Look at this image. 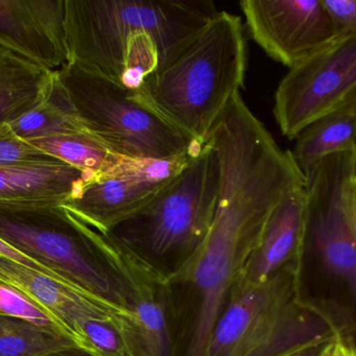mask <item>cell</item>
Returning <instances> with one entry per match:
<instances>
[{
    "mask_svg": "<svg viewBox=\"0 0 356 356\" xmlns=\"http://www.w3.org/2000/svg\"><path fill=\"white\" fill-rule=\"evenodd\" d=\"M207 141L219 158V199L204 242L167 281L175 356H207L216 322L272 211L305 185L292 152L278 146L241 95Z\"/></svg>",
    "mask_w": 356,
    "mask_h": 356,
    "instance_id": "6da1fadb",
    "label": "cell"
},
{
    "mask_svg": "<svg viewBox=\"0 0 356 356\" xmlns=\"http://www.w3.org/2000/svg\"><path fill=\"white\" fill-rule=\"evenodd\" d=\"M247 43L240 17L218 12L162 67L131 90L199 144H204L234 96L244 87Z\"/></svg>",
    "mask_w": 356,
    "mask_h": 356,
    "instance_id": "7a4b0ae2",
    "label": "cell"
},
{
    "mask_svg": "<svg viewBox=\"0 0 356 356\" xmlns=\"http://www.w3.org/2000/svg\"><path fill=\"white\" fill-rule=\"evenodd\" d=\"M302 265L257 286L234 284L209 340L207 356H284L346 338L348 324L332 307L301 294Z\"/></svg>",
    "mask_w": 356,
    "mask_h": 356,
    "instance_id": "3957f363",
    "label": "cell"
},
{
    "mask_svg": "<svg viewBox=\"0 0 356 356\" xmlns=\"http://www.w3.org/2000/svg\"><path fill=\"white\" fill-rule=\"evenodd\" d=\"M217 13L204 0H66L68 63L121 85L136 38L149 33L178 52Z\"/></svg>",
    "mask_w": 356,
    "mask_h": 356,
    "instance_id": "277c9868",
    "label": "cell"
},
{
    "mask_svg": "<svg viewBox=\"0 0 356 356\" xmlns=\"http://www.w3.org/2000/svg\"><path fill=\"white\" fill-rule=\"evenodd\" d=\"M220 181L219 158L207 141L145 206L102 233L168 281L184 269L207 238L217 210Z\"/></svg>",
    "mask_w": 356,
    "mask_h": 356,
    "instance_id": "5b68a950",
    "label": "cell"
},
{
    "mask_svg": "<svg viewBox=\"0 0 356 356\" xmlns=\"http://www.w3.org/2000/svg\"><path fill=\"white\" fill-rule=\"evenodd\" d=\"M0 238L69 286L129 315L104 235L62 205L0 202Z\"/></svg>",
    "mask_w": 356,
    "mask_h": 356,
    "instance_id": "8992f818",
    "label": "cell"
},
{
    "mask_svg": "<svg viewBox=\"0 0 356 356\" xmlns=\"http://www.w3.org/2000/svg\"><path fill=\"white\" fill-rule=\"evenodd\" d=\"M75 118L106 150L127 160H167L200 148L124 86L74 63L56 71Z\"/></svg>",
    "mask_w": 356,
    "mask_h": 356,
    "instance_id": "52a82bcc",
    "label": "cell"
},
{
    "mask_svg": "<svg viewBox=\"0 0 356 356\" xmlns=\"http://www.w3.org/2000/svg\"><path fill=\"white\" fill-rule=\"evenodd\" d=\"M356 107V35L293 67L275 92L273 114L282 135L297 136L326 115Z\"/></svg>",
    "mask_w": 356,
    "mask_h": 356,
    "instance_id": "ba28073f",
    "label": "cell"
},
{
    "mask_svg": "<svg viewBox=\"0 0 356 356\" xmlns=\"http://www.w3.org/2000/svg\"><path fill=\"white\" fill-rule=\"evenodd\" d=\"M200 148L167 160L125 159L112 171L92 180L62 206L96 231H108L166 187Z\"/></svg>",
    "mask_w": 356,
    "mask_h": 356,
    "instance_id": "9c48e42d",
    "label": "cell"
},
{
    "mask_svg": "<svg viewBox=\"0 0 356 356\" xmlns=\"http://www.w3.org/2000/svg\"><path fill=\"white\" fill-rule=\"evenodd\" d=\"M102 234L118 269L131 315L117 318L129 356H175L166 280L108 234Z\"/></svg>",
    "mask_w": 356,
    "mask_h": 356,
    "instance_id": "30bf717a",
    "label": "cell"
},
{
    "mask_svg": "<svg viewBox=\"0 0 356 356\" xmlns=\"http://www.w3.org/2000/svg\"><path fill=\"white\" fill-rule=\"evenodd\" d=\"M240 6L251 38L290 69L340 39L321 0H243Z\"/></svg>",
    "mask_w": 356,
    "mask_h": 356,
    "instance_id": "8fae6325",
    "label": "cell"
},
{
    "mask_svg": "<svg viewBox=\"0 0 356 356\" xmlns=\"http://www.w3.org/2000/svg\"><path fill=\"white\" fill-rule=\"evenodd\" d=\"M0 46L58 71L68 63L66 0H0Z\"/></svg>",
    "mask_w": 356,
    "mask_h": 356,
    "instance_id": "7c38bea8",
    "label": "cell"
},
{
    "mask_svg": "<svg viewBox=\"0 0 356 356\" xmlns=\"http://www.w3.org/2000/svg\"><path fill=\"white\" fill-rule=\"evenodd\" d=\"M0 282L47 311L65 332L75 339L79 346V327L83 322L127 315L65 282L2 257H0Z\"/></svg>",
    "mask_w": 356,
    "mask_h": 356,
    "instance_id": "4fadbf2b",
    "label": "cell"
},
{
    "mask_svg": "<svg viewBox=\"0 0 356 356\" xmlns=\"http://www.w3.org/2000/svg\"><path fill=\"white\" fill-rule=\"evenodd\" d=\"M307 196L305 187L290 192L272 211L236 284L257 286L292 265L305 253Z\"/></svg>",
    "mask_w": 356,
    "mask_h": 356,
    "instance_id": "5bb4252c",
    "label": "cell"
},
{
    "mask_svg": "<svg viewBox=\"0 0 356 356\" xmlns=\"http://www.w3.org/2000/svg\"><path fill=\"white\" fill-rule=\"evenodd\" d=\"M95 178L60 160L0 167V202L64 205Z\"/></svg>",
    "mask_w": 356,
    "mask_h": 356,
    "instance_id": "9a60e30c",
    "label": "cell"
},
{
    "mask_svg": "<svg viewBox=\"0 0 356 356\" xmlns=\"http://www.w3.org/2000/svg\"><path fill=\"white\" fill-rule=\"evenodd\" d=\"M56 71L0 46V127L18 121L49 98Z\"/></svg>",
    "mask_w": 356,
    "mask_h": 356,
    "instance_id": "2e32d148",
    "label": "cell"
},
{
    "mask_svg": "<svg viewBox=\"0 0 356 356\" xmlns=\"http://www.w3.org/2000/svg\"><path fill=\"white\" fill-rule=\"evenodd\" d=\"M293 158L301 173L338 153L356 158V107L326 115L307 125L296 138Z\"/></svg>",
    "mask_w": 356,
    "mask_h": 356,
    "instance_id": "e0dca14e",
    "label": "cell"
},
{
    "mask_svg": "<svg viewBox=\"0 0 356 356\" xmlns=\"http://www.w3.org/2000/svg\"><path fill=\"white\" fill-rule=\"evenodd\" d=\"M77 345L60 328L0 315V356H45Z\"/></svg>",
    "mask_w": 356,
    "mask_h": 356,
    "instance_id": "ac0fdd59",
    "label": "cell"
},
{
    "mask_svg": "<svg viewBox=\"0 0 356 356\" xmlns=\"http://www.w3.org/2000/svg\"><path fill=\"white\" fill-rule=\"evenodd\" d=\"M29 142L54 158L95 177L112 171L125 160L87 134L52 136Z\"/></svg>",
    "mask_w": 356,
    "mask_h": 356,
    "instance_id": "d6986e66",
    "label": "cell"
},
{
    "mask_svg": "<svg viewBox=\"0 0 356 356\" xmlns=\"http://www.w3.org/2000/svg\"><path fill=\"white\" fill-rule=\"evenodd\" d=\"M8 125L18 137L26 141L52 136L87 134L75 118L56 75L48 100Z\"/></svg>",
    "mask_w": 356,
    "mask_h": 356,
    "instance_id": "ffe728a7",
    "label": "cell"
},
{
    "mask_svg": "<svg viewBox=\"0 0 356 356\" xmlns=\"http://www.w3.org/2000/svg\"><path fill=\"white\" fill-rule=\"evenodd\" d=\"M118 317L88 320L81 323L79 327L81 347L99 356H129L124 339L117 325Z\"/></svg>",
    "mask_w": 356,
    "mask_h": 356,
    "instance_id": "44dd1931",
    "label": "cell"
},
{
    "mask_svg": "<svg viewBox=\"0 0 356 356\" xmlns=\"http://www.w3.org/2000/svg\"><path fill=\"white\" fill-rule=\"evenodd\" d=\"M54 160L58 159L46 154L26 140L21 139L13 132L10 125L0 127V167Z\"/></svg>",
    "mask_w": 356,
    "mask_h": 356,
    "instance_id": "7402d4cb",
    "label": "cell"
},
{
    "mask_svg": "<svg viewBox=\"0 0 356 356\" xmlns=\"http://www.w3.org/2000/svg\"><path fill=\"white\" fill-rule=\"evenodd\" d=\"M0 315L22 318L39 325L63 330L60 324L47 311L2 282H0Z\"/></svg>",
    "mask_w": 356,
    "mask_h": 356,
    "instance_id": "603a6c76",
    "label": "cell"
},
{
    "mask_svg": "<svg viewBox=\"0 0 356 356\" xmlns=\"http://www.w3.org/2000/svg\"><path fill=\"white\" fill-rule=\"evenodd\" d=\"M339 37L356 35V0H321Z\"/></svg>",
    "mask_w": 356,
    "mask_h": 356,
    "instance_id": "cb8c5ba5",
    "label": "cell"
},
{
    "mask_svg": "<svg viewBox=\"0 0 356 356\" xmlns=\"http://www.w3.org/2000/svg\"><path fill=\"white\" fill-rule=\"evenodd\" d=\"M0 257L2 258L8 259V261H14V263H19V265H24V267L29 268V269L35 270V271L40 272V273L45 274V275L49 276V277L54 278V279L58 280V281H63L60 278L56 277L54 274H52L49 270L46 268L42 267L39 263L35 261H31V258L26 256V255L21 253L20 251L15 249L14 247L10 246V244L2 240L0 238ZM66 284V282H65Z\"/></svg>",
    "mask_w": 356,
    "mask_h": 356,
    "instance_id": "d4e9b609",
    "label": "cell"
},
{
    "mask_svg": "<svg viewBox=\"0 0 356 356\" xmlns=\"http://www.w3.org/2000/svg\"><path fill=\"white\" fill-rule=\"evenodd\" d=\"M339 341L316 343V344L309 345V346L303 347V348L293 351V353L284 356H330L334 353V346Z\"/></svg>",
    "mask_w": 356,
    "mask_h": 356,
    "instance_id": "484cf974",
    "label": "cell"
},
{
    "mask_svg": "<svg viewBox=\"0 0 356 356\" xmlns=\"http://www.w3.org/2000/svg\"><path fill=\"white\" fill-rule=\"evenodd\" d=\"M334 356H356V345L344 338L334 346Z\"/></svg>",
    "mask_w": 356,
    "mask_h": 356,
    "instance_id": "4316f807",
    "label": "cell"
},
{
    "mask_svg": "<svg viewBox=\"0 0 356 356\" xmlns=\"http://www.w3.org/2000/svg\"><path fill=\"white\" fill-rule=\"evenodd\" d=\"M45 356H99L88 350V349L83 348V347L72 346L69 348L62 349V350L56 351V353H50Z\"/></svg>",
    "mask_w": 356,
    "mask_h": 356,
    "instance_id": "83f0119b",
    "label": "cell"
},
{
    "mask_svg": "<svg viewBox=\"0 0 356 356\" xmlns=\"http://www.w3.org/2000/svg\"><path fill=\"white\" fill-rule=\"evenodd\" d=\"M351 219L356 232V179L353 186V196H351Z\"/></svg>",
    "mask_w": 356,
    "mask_h": 356,
    "instance_id": "f1b7e54d",
    "label": "cell"
},
{
    "mask_svg": "<svg viewBox=\"0 0 356 356\" xmlns=\"http://www.w3.org/2000/svg\"><path fill=\"white\" fill-rule=\"evenodd\" d=\"M330 356H334V353H332V355H330Z\"/></svg>",
    "mask_w": 356,
    "mask_h": 356,
    "instance_id": "f546056e",
    "label": "cell"
}]
</instances>
